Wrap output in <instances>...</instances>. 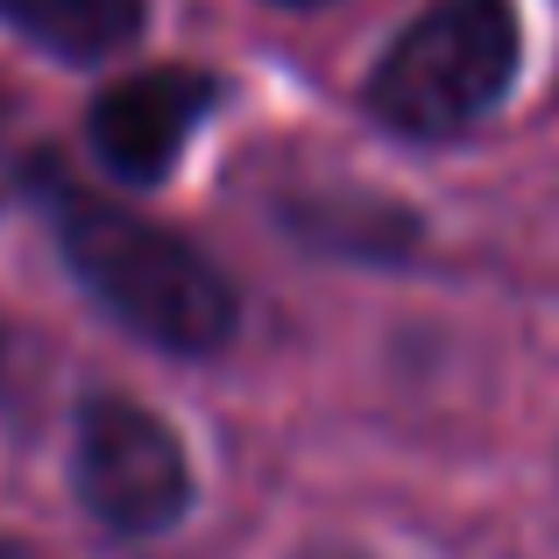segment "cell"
<instances>
[{"instance_id":"6da1fadb","label":"cell","mask_w":559,"mask_h":559,"mask_svg":"<svg viewBox=\"0 0 559 559\" xmlns=\"http://www.w3.org/2000/svg\"><path fill=\"white\" fill-rule=\"evenodd\" d=\"M50 191L57 248H64L71 276L107 305L135 341L164 347V355H219L241 326V298L213 270V255L185 241L178 227L114 205L99 191H71L64 178H36Z\"/></svg>"},{"instance_id":"7a4b0ae2","label":"cell","mask_w":559,"mask_h":559,"mask_svg":"<svg viewBox=\"0 0 559 559\" xmlns=\"http://www.w3.org/2000/svg\"><path fill=\"white\" fill-rule=\"evenodd\" d=\"M524 57L510 0H432L369 71V114L390 135L453 142L503 107Z\"/></svg>"},{"instance_id":"3957f363","label":"cell","mask_w":559,"mask_h":559,"mask_svg":"<svg viewBox=\"0 0 559 559\" xmlns=\"http://www.w3.org/2000/svg\"><path fill=\"white\" fill-rule=\"evenodd\" d=\"M79 503L114 538H156L191 503V461L156 411L128 396H93L79 411V447H71Z\"/></svg>"},{"instance_id":"277c9868","label":"cell","mask_w":559,"mask_h":559,"mask_svg":"<svg viewBox=\"0 0 559 559\" xmlns=\"http://www.w3.org/2000/svg\"><path fill=\"white\" fill-rule=\"evenodd\" d=\"M219 99V85L191 64H156L135 71V79L107 85L85 114V135H93V156L128 185H156L170 178V164L185 156L191 128L205 121V107Z\"/></svg>"},{"instance_id":"5b68a950","label":"cell","mask_w":559,"mask_h":559,"mask_svg":"<svg viewBox=\"0 0 559 559\" xmlns=\"http://www.w3.org/2000/svg\"><path fill=\"white\" fill-rule=\"evenodd\" d=\"M0 22L64 64H99L142 36V0H0Z\"/></svg>"},{"instance_id":"8992f818","label":"cell","mask_w":559,"mask_h":559,"mask_svg":"<svg viewBox=\"0 0 559 559\" xmlns=\"http://www.w3.org/2000/svg\"><path fill=\"white\" fill-rule=\"evenodd\" d=\"M43 170H36V156L14 142V114H8V99H0V199L8 191H22V185H36Z\"/></svg>"},{"instance_id":"52a82bcc","label":"cell","mask_w":559,"mask_h":559,"mask_svg":"<svg viewBox=\"0 0 559 559\" xmlns=\"http://www.w3.org/2000/svg\"><path fill=\"white\" fill-rule=\"evenodd\" d=\"M0 559H36L28 546H14V538H0Z\"/></svg>"},{"instance_id":"ba28073f","label":"cell","mask_w":559,"mask_h":559,"mask_svg":"<svg viewBox=\"0 0 559 559\" xmlns=\"http://www.w3.org/2000/svg\"><path fill=\"white\" fill-rule=\"evenodd\" d=\"M284 8H319V0H284Z\"/></svg>"}]
</instances>
